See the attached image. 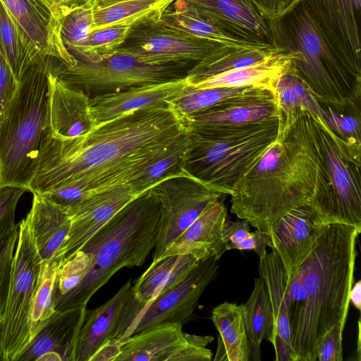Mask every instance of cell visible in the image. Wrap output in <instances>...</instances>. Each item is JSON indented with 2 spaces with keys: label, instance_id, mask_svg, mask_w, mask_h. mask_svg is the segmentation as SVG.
Masks as SVG:
<instances>
[{
  "label": "cell",
  "instance_id": "cell-1",
  "mask_svg": "<svg viewBox=\"0 0 361 361\" xmlns=\"http://www.w3.org/2000/svg\"><path fill=\"white\" fill-rule=\"evenodd\" d=\"M188 132L187 121L171 104L125 114L74 138L44 131L29 191L42 195L77 183L87 198L129 183Z\"/></svg>",
  "mask_w": 361,
  "mask_h": 361
},
{
  "label": "cell",
  "instance_id": "cell-2",
  "mask_svg": "<svg viewBox=\"0 0 361 361\" xmlns=\"http://www.w3.org/2000/svg\"><path fill=\"white\" fill-rule=\"evenodd\" d=\"M324 188L312 116L296 108L279 123L276 140L238 183L231 195V212L269 234L290 211L315 205Z\"/></svg>",
  "mask_w": 361,
  "mask_h": 361
},
{
  "label": "cell",
  "instance_id": "cell-3",
  "mask_svg": "<svg viewBox=\"0 0 361 361\" xmlns=\"http://www.w3.org/2000/svg\"><path fill=\"white\" fill-rule=\"evenodd\" d=\"M360 232L354 226L325 225L301 264L304 299L290 344L295 361H316L321 338L337 324L345 327Z\"/></svg>",
  "mask_w": 361,
  "mask_h": 361
},
{
  "label": "cell",
  "instance_id": "cell-4",
  "mask_svg": "<svg viewBox=\"0 0 361 361\" xmlns=\"http://www.w3.org/2000/svg\"><path fill=\"white\" fill-rule=\"evenodd\" d=\"M159 217L160 206L152 188L114 215L79 250L90 257V268L76 288L55 300V310L87 306L119 269L141 266L154 248Z\"/></svg>",
  "mask_w": 361,
  "mask_h": 361
},
{
  "label": "cell",
  "instance_id": "cell-5",
  "mask_svg": "<svg viewBox=\"0 0 361 361\" xmlns=\"http://www.w3.org/2000/svg\"><path fill=\"white\" fill-rule=\"evenodd\" d=\"M279 120L239 126L188 125L183 171L208 188L231 195L243 175L276 140Z\"/></svg>",
  "mask_w": 361,
  "mask_h": 361
},
{
  "label": "cell",
  "instance_id": "cell-6",
  "mask_svg": "<svg viewBox=\"0 0 361 361\" xmlns=\"http://www.w3.org/2000/svg\"><path fill=\"white\" fill-rule=\"evenodd\" d=\"M270 26L277 46L298 53L290 71L321 104L339 109L361 100V75L328 44L304 0Z\"/></svg>",
  "mask_w": 361,
  "mask_h": 361
},
{
  "label": "cell",
  "instance_id": "cell-7",
  "mask_svg": "<svg viewBox=\"0 0 361 361\" xmlns=\"http://www.w3.org/2000/svg\"><path fill=\"white\" fill-rule=\"evenodd\" d=\"M48 72L33 64L21 75L0 123V188L29 191L47 125Z\"/></svg>",
  "mask_w": 361,
  "mask_h": 361
},
{
  "label": "cell",
  "instance_id": "cell-8",
  "mask_svg": "<svg viewBox=\"0 0 361 361\" xmlns=\"http://www.w3.org/2000/svg\"><path fill=\"white\" fill-rule=\"evenodd\" d=\"M312 120L325 182L312 209L324 226L345 224L361 233V150L337 137L319 118Z\"/></svg>",
  "mask_w": 361,
  "mask_h": 361
},
{
  "label": "cell",
  "instance_id": "cell-9",
  "mask_svg": "<svg viewBox=\"0 0 361 361\" xmlns=\"http://www.w3.org/2000/svg\"><path fill=\"white\" fill-rule=\"evenodd\" d=\"M18 226L9 291L0 318L3 361H16L31 342L29 317L42 264L27 214Z\"/></svg>",
  "mask_w": 361,
  "mask_h": 361
},
{
  "label": "cell",
  "instance_id": "cell-10",
  "mask_svg": "<svg viewBox=\"0 0 361 361\" xmlns=\"http://www.w3.org/2000/svg\"><path fill=\"white\" fill-rule=\"evenodd\" d=\"M74 67L57 76L90 98L131 87L162 83L185 78L195 66L186 63H151L114 53L97 61H76Z\"/></svg>",
  "mask_w": 361,
  "mask_h": 361
},
{
  "label": "cell",
  "instance_id": "cell-11",
  "mask_svg": "<svg viewBox=\"0 0 361 361\" xmlns=\"http://www.w3.org/2000/svg\"><path fill=\"white\" fill-rule=\"evenodd\" d=\"M210 257L200 262L184 279L146 303L131 295L124 305L116 336L124 340L143 330L164 323L189 322L207 286L217 276L219 264Z\"/></svg>",
  "mask_w": 361,
  "mask_h": 361
},
{
  "label": "cell",
  "instance_id": "cell-12",
  "mask_svg": "<svg viewBox=\"0 0 361 361\" xmlns=\"http://www.w3.org/2000/svg\"><path fill=\"white\" fill-rule=\"evenodd\" d=\"M0 1L20 33L35 64L56 74L76 65L75 59L61 39V11L47 0Z\"/></svg>",
  "mask_w": 361,
  "mask_h": 361
},
{
  "label": "cell",
  "instance_id": "cell-13",
  "mask_svg": "<svg viewBox=\"0 0 361 361\" xmlns=\"http://www.w3.org/2000/svg\"><path fill=\"white\" fill-rule=\"evenodd\" d=\"M159 20H147L133 25L114 53L146 63L195 65L228 47L166 25Z\"/></svg>",
  "mask_w": 361,
  "mask_h": 361
},
{
  "label": "cell",
  "instance_id": "cell-14",
  "mask_svg": "<svg viewBox=\"0 0 361 361\" xmlns=\"http://www.w3.org/2000/svg\"><path fill=\"white\" fill-rule=\"evenodd\" d=\"M160 217L152 261L161 257L166 247L183 233L223 194L188 176L167 178L154 185Z\"/></svg>",
  "mask_w": 361,
  "mask_h": 361
},
{
  "label": "cell",
  "instance_id": "cell-15",
  "mask_svg": "<svg viewBox=\"0 0 361 361\" xmlns=\"http://www.w3.org/2000/svg\"><path fill=\"white\" fill-rule=\"evenodd\" d=\"M139 195L127 183L94 194L66 208L71 221L70 231L52 260L61 267L101 227Z\"/></svg>",
  "mask_w": 361,
  "mask_h": 361
},
{
  "label": "cell",
  "instance_id": "cell-16",
  "mask_svg": "<svg viewBox=\"0 0 361 361\" xmlns=\"http://www.w3.org/2000/svg\"><path fill=\"white\" fill-rule=\"evenodd\" d=\"M304 1L328 44L346 65L361 75V8L353 0Z\"/></svg>",
  "mask_w": 361,
  "mask_h": 361
},
{
  "label": "cell",
  "instance_id": "cell-17",
  "mask_svg": "<svg viewBox=\"0 0 361 361\" xmlns=\"http://www.w3.org/2000/svg\"><path fill=\"white\" fill-rule=\"evenodd\" d=\"M324 227L314 210L305 204L284 215L269 233L271 248L282 263L286 282L312 252Z\"/></svg>",
  "mask_w": 361,
  "mask_h": 361
},
{
  "label": "cell",
  "instance_id": "cell-18",
  "mask_svg": "<svg viewBox=\"0 0 361 361\" xmlns=\"http://www.w3.org/2000/svg\"><path fill=\"white\" fill-rule=\"evenodd\" d=\"M231 35L258 45L277 46L270 22L251 0H181Z\"/></svg>",
  "mask_w": 361,
  "mask_h": 361
},
{
  "label": "cell",
  "instance_id": "cell-19",
  "mask_svg": "<svg viewBox=\"0 0 361 361\" xmlns=\"http://www.w3.org/2000/svg\"><path fill=\"white\" fill-rule=\"evenodd\" d=\"M49 108L45 132L59 138H74L89 133L96 126L91 114L90 99L56 75L48 73Z\"/></svg>",
  "mask_w": 361,
  "mask_h": 361
},
{
  "label": "cell",
  "instance_id": "cell-20",
  "mask_svg": "<svg viewBox=\"0 0 361 361\" xmlns=\"http://www.w3.org/2000/svg\"><path fill=\"white\" fill-rule=\"evenodd\" d=\"M189 86L184 78L129 88L96 96L90 99L91 114L97 126L141 109L167 106Z\"/></svg>",
  "mask_w": 361,
  "mask_h": 361
},
{
  "label": "cell",
  "instance_id": "cell-21",
  "mask_svg": "<svg viewBox=\"0 0 361 361\" xmlns=\"http://www.w3.org/2000/svg\"><path fill=\"white\" fill-rule=\"evenodd\" d=\"M279 118L274 92L263 87H251L228 97L188 119L192 125L239 126Z\"/></svg>",
  "mask_w": 361,
  "mask_h": 361
},
{
  "label": "cell",
  "instance_id": "cell-22",
  "mask_svg": "<svg viewBox=\"0 0 361 361\" xmlns=\"http://www.w3.org/2000/svg\"><path fill=\"white\" fill-rule=\"evenodd\" d=\"M226 220L227 208L221 198L171 243L161 257L191 254L200 261L210 257L219 259L226 251V244L223 239Z\"/></svg>",
  "mask_w": 361,
  "mask_h": 361
},
{
  "label": "cell",
  "instance_id": "cell-23",
  "mask_svg": "<svg viewBox=\"0 0 361 361\" xmlns=\"http://www.w3.org/2000/svg\"><path fill=\"white\" fill-rule=\"evenodd\" d=\"M131 279H128L105 303L87 310L72 361H90L103 345L115 338L122 310L131 295Z\"/></svg>",
  "mask_w": 361,
  "mask_h": 361
},
{
  "label": "cell",
  "instance_id": "cell-24",
  "mask_svg": "<svg viewBox=\"0 0 361 361\" xmlns=\"http://www.w3.org/2000/svg\"><path fill=\"white\" fill-rule=\"evenodd\" d=\"M259 273L268 290L272 308L274 331L271 343L275 350V360L295 361L290 344L286 276L274 250L259 259Z\"/></svg>",
  "mask_w": 361,
  "mask_h": 361
},
{
  "label": "cell",
  "instance_id": "cell-25",
  "mask_svg": "<svg viewBox=\"0 0 361 361\" xmlns=\"http://www.w3.org/2000/svg\"><path fill=\"white\" fill-rule=\"evenodd\" d=\"M87 310V306L56 310L16 361L37 360L41 355L49 351L58 353L62 361H72Z\"/></svg>",
  "mask_w": 361,
  "mask_h": 361
},
{
  "label": "cell",
  "instance_id": "cell-26",
  "mask_svg": "<svg viewBox=\"0 0 361 361\" xmlns=\"http://www.w3.org/2000/svg\"><path fill=\"white\" fill-rule=\"evenodd\" d=\"M185 342L181 324H161L124 339L116 361H171Z\"/></svg>",
  "mask_w": 361,
  "mask_h": 361
},
{
  "label": "cell",
  "instance_id": "cell-27",
  "mask_svg": "<svg viewBox=\"0 0 361 361\" xmlns=\"http://www.w3.org/2000/svg\"><path fill=\"white\" fill-rule=\"evenodd\" d=\"M42 262L52 259L66 241L71 221L66 208L39 194H33L27 213Z\"/></svg>",
  "mask_w": 361,
  "mask_h": 361
},
{
  "label": "cell",
  "instance_id": "cell-28",
  "mask_svg": "<svg viewBox=\"0 0 361 361\" xmlns=\"http://www.w3.org/2000/svg\"><path fill=\"white\" fill-rule=\"evenodd\" d=\"M297 55L296 51L284 49L262 62L221 73L190 87H256L274 92L279 79L290 71L292 59Z\"/></svg>",
  "mask_w": 361,
  "mask_h": 361
},
{
  "label": "cell",
  "instance_id": "cell-29",
  "mask_svg": "<svg viewBox=\"0 0 361 361\" xmlns=\"http://www.w3.org/2000/svg\"><path fill=\"white\" fill-rule=\"evenodd\" d=\"M200 262L191 254L174 255L152 261L131 288V297L140 303L152 301L180 282Z\"/></svg>",
  "mask_w": 361,
  "mask_h": 361
},
{
  "label": "cell",
  "instance_id": "cell-30",
  "mask_svg": "<svg viewBox=\"0 0 361 361\" xmlns=\"http://www.w3.org/2000/svg\"><path fill=\"white\" fill-rule=\"evenodd\" d=\"M211 319L219 332L214 361H250V349L242 318V305L225 302L215 307Z\"/></svg>",
  "mask_w": 361,
  "mask_h": 361
},
{
  "label": "cell",
  "instance_id": "cell-31",
  "mask_svg": "<svg viewBox=\"0 0 361 361\" xmlns=\"http://www.w3.org/2000/svg\"><path fill=\"white\" fill-rule=\"evenodd\" d=\"M159 20L166 25L228 47L257 48L270 46L255 44L231 35L210 20L198 14L181 0L173 1L164 11Z\"/></svg>",
  "mask_w": 361,
  "mask_h": 361
},
{
  "label": "cell",
  "instance_id": "cell-32",
  "mask_svg": "<svg viewBox=\"0 0 361 361\" xmlns=\"http://www.w3.org/2000/svg\"><path fill=\"white\" fill-rule=\"evenodd\" d=\"M285 48L264 47L257 48L225 47L195 64L188 72L189 86L224 73L262 62Z\"/></svg>",
  "mask_w": 361,
  "mask_h": 361
},
{
  "label": "cell",
  "instance_id": "cell-33",
  "mask_svg": "<svg viewBox=\"0 0 361 361\" xmlns=\"http://www.w3.org/2000/svg\"><path fill=\"white\" fill-rule=\"evenodd\" d=\"M176 0H97L93 30L116 24L131 26L147 20H159Z\"/></svg>",
  "mask_w": 361,
  "mask_h": 361
},
{
  "label": "cell",
  "instance_id": "cell-34",
  "mask_svg": "<svg viewBox=\"0 0 361 361\" xmlns=\"http://www.w3.org/2000/svg\"><path fill=\"white\" fill-rule=\"evenodd\" d=\"M242 305V318L247 336L250 360H260V346L263 339L271 342L274 319L269 295L263 280L255 279L252 292Z\"/></svg>",
  "mask_w": 361,
  "mask_h": 361
},
{
  "label": "cell",
  "instance_id": "cell-35",
  "mask_svg": "<svg viewBox=\"0 0 361 361\" xmlns=\"http://www.w3.org/2000/svg\"><path fill=\"white\" fill-rule=\"evenodd\" d=\"M190 145L188 133L145 168L129 184L140 195L159 182L172 176H187L183 171Z\"/></svg>",
  "mask_w": 361,
  "mask_h": 361
},
{
  "label": "cell",
  "instance_id": "cell-36",
  "mask_svg": "<svg viewBox=\"0 0 361 361\" xmlns=\"http://www.w3.org/2000/svg\"><path fill=\"white\" fill-rule=\"evenodd\" d=\"M59 268L54 260L42 262L29 317L31 341L56 311L54 293Z\"/></svg>",
  "mask_w": 361,
  "mask_h": 361
},
{
  "label": "cell",
  "instance_id": "cell-37",
  "mask_svg": "<svg viewBox=\"0 0 361 361\" xmlns=\"http://www.w3.org/2000/svg\"><path fill=\"white\" fill-rule=\"evenodd\" d=\"M279 122L296 108L305 109L312 118L321 117L322 106L307 87L289 71L279 79L275 87Z\"/></svg>",
  "mask_w": 361,
  "mask_h": 361
},
{
  "label": "cell",
  "instance_id": "cell-38",
  "mask_svg": "<svg viewBox=\"0 0 361 361\" xmlns=\"http://www.w3.org/2000/svg\"><path fill=\"white\" fill-rule=\"evenodd\" d=\"M0 52L18 81L32 65L33 58L13 20L0 1Z\"/></svg>",
  "mask_w": 361,
  "mask_h": 361
},
{
  "label": "cell",
  "instance_id": "cell-39",
  "mask_svg": "<svg viewBox=\"0 0 361 361\" xmlns=\"http://www.w3.org/2000/svg\"><path fill=\"white\" fill-rule=\"evenodd\" d=\"M321 106L320 119L325 126L346 144L361 150V100L339 109Z\"/></svg>",
  "mask_w": 361,
  "mask_h": 361
},
{
  "label": "cell",
  "instance_id": "cell-40",
  "mask_svg": "<svg viewBox=\"0 0 361 361\" xmlns=\"http://www.w3.org/2000/svg\"><path fill=\"white\" fill-rule=\"evenodd\" d=\"M96 3L97 0H85L63 13L61 36L71 54L79 49L93 31Z\"/></svg>",
  "mask_w": 361,
  "mask_h": 361
},
{
  "label": "cell",
  "instance_id": "cell-41",
  "mask_svg": "<svg viewBox=\"0 0 361 361\" xmlns=\"http://www.w3.org/2000/svg\"><path fill=\"white\" fill-rule=\"evenodd\" d=\"M131 25L116 24L93 30L71 55L76 61H97L114 53L125 41Z\"/></svg>",
  "mask_w": 361,
  "mask_h": 361
},
{
  "label": "cell",
  "instance_id": "cell-42",
  "mask_svg": "<svg viewBox=\"0 0 361 361\" xmlns=\"http://www.w3.org/2000/svg\"><path fill=\"white\" fill-rule=\"evenodd\" d=\"M253 87L197 88L188 86L171 104L185 120Z\"/></svg>",
  "mask_w": 361,
  "mask_h": 361
},
{
  "label": "cell",
  "instance_id": "cell-43",
  "mask_svg": "<svg viewBox=\"0 0 361 361\" xmlns=\"http://www.w3.org/2000/svg\"><path fill=\"white\" fill-rule=\"evenodd\" d=\"M15 212L0 221V318L8 298L19 226L15 223Z\"/></svg>",
  "mask_w": 361,
  "mask_h": 361
},
{
  "label": "cell",
  "instance_id": "cell-44",
  "mask_svg": "<svg viewBox=\"0 0 361 361\" xmlns=\"http://www.w3.org/2000/svg\"><path fill=\"white\" fill-rule=\"evenodd\" d=\"M90 257L78 250L59 268L55 286L54 301L76 288L87 274L90 266Z\"/></svg>",
  "mask_w": 361,
  "mask_h": 361
},
{
  "label": "cell",
  "instance_id": "cell-45",
  "mask_svg": "<svg viewBox=\"0 0 361 361\" xmlns=\"http://www.w3.org/2000/svg\"><path fill=\"white\" fill-rule=\"evenodd\" d=\"M211 336L186 334V342L171 361H210L212 353L207 345L212 342Z\"/></svg>",
  "mask_w": 361,
  "mask_h": 361
},
{
  "label": "cell",
  "instance_id": "cell-46",
  "mask_svg": "<svg viewBox=\"0 0 361 361\" xmlns=\"http://www.w3.org/2000/svg\"><path fill=\"white\" fill-rule=\"evenodd\" d=\"M344 326L337 324L321 338L316 348L317 360L342 361V334Z\"/></svg>",
  "mask_w": 361,
  "mask_h": 361
},
{
  "label": "cell",
  "instance_id": "cell-47",
  "mask_svg": "<svg viewBox=\"0 0 361 361\" xmlns=\"http://www.w3.org/2000/svg\"><path fill=\"white\" fill-rule=\"evenodd\" d=\"M18 82L8 63L0 52V123L15 94Z\"/></svg>",
  "mask_w": 361,
  "mask_h": 361
},
{
  "label": "cell",
  "instance_id": "cell-48",
  "mask_svg": "<svg viewBox=\"0 0 361 361\" xmlns=\"http://www.w3.org/2000/svg\"><path fill=\"white\" fill-rule=\"evenodd\" d=\"M260 15L267 21L279 20L303 0H251Z\"/></svg>",
  "mask_w": 361,
  "mask_h": 361
},
{
  "label": "cell",
  "instance_id": "cell-49",
  "mask_svg": "<svg viewBox=\"0 0 361 361\" xmlns=\"http://www.w3.org/2000/svg\"><path fill=\"white\" fill-rule=\"evenodd\" d=\"M250 226L247 221L243 219L236 221L226 220L223 229V239L226 244V250H235L242 241L251 235Z\"/></svg>",
  "mask_w": 361,
  "mask_h": 361
},
{
  "label": "cell",
  "instance_id": "cell-50",
  "mask_svg": "<svg viewBox=\"0 0 361 361\" xmlns=\"http://www.w3.org/2000/svg\"><path fill=\"white\" fill-rule=\"evenodd\" d=\"M267 247H271L270 235L255 230L252 231L251 235L242 241L235 250H254L260 259L267 254Z\"/></svg>",
  "mask_w": 361,
  "mask_h": 361
},
{
  "label": "cell",
  "instance_id": "cell-51",
  "mask_svg": "<svg viewBox=\"0 0 361 361\" xmlns=\"http://www.w3.org/2000/svg\"><path fill=\"white\" fill-rule=\"evenodd\" d=\"M25 191L20 188H0V221L10 213L16 212L18 202Z\"/></svg>",
  "mask_w": 361,
  "mask_h": 361
},
{
  "label": "cell",
  "instance_id": "cell-52",
  "mask_svg": "<svg viewBox=\"0 0 361 361\" xmlns=\"http://www.w3.org/2000/svg\"><path fill=\"white\" fill-rule=\"evenodd\" d=\"M124 340L113 339L103 345L90 361H116L121 352Z\"/></svg>",
  "mask_w": 361,
  "mask_h": 361
},
{
  "label": "cell",
  "instance_id": "cell-53",
  "mask_svg": "<svg viewBox=\"0 0 361 361\" xmlns=\"http://www.w3.org/2000/svg\"><path fill=\"white\" fill-rule=\"evenodd\" d=\"M350 301L352 302L357 310H361V281H358L353 286L349 295Z\"/></svg>",
  "mask_w": 361,
  "mask_h": 361
},
{
  "label": "cell",
  "instance_id": "cell-54",
  "mask_svg": "<svg viewBox=\"0 0 361 361\" xmlns=\"http://www.w3.org/2000/svg\"><path fill=\"white\" fill-rule=\"evenodd\" d=\"M53 6L59 8L62 13L68 10L71 7L82 2L85 0H47Z\"/></svg>",
  "mask_w": 361,
  "mask_h": 361
},
{
  "label": "cell",
  "instance_id": "cell-55",
  "mask_svg": "<svg viewBox=\"0 0 361 361\" xmlns=\"http://www.w3.org/2000/svg\"><path fill=\"white\" fill-rule=\"evenodd\" d=\"M36 361H62V358L58 353L49 351L41 355Z\"/></svg>",
  "mask_w": 361,
  "mask_h": 361
},
{
  "label": "cell",
  "instance_id": "cell-56",
  "mask_svg": "<svg viewBox=\"0 0 361 361\" xmlns=\"http://www.w3.org/2000/svg\"><path fill=\"white\" fill-rule=\"evenodd\" d=\"M357 355L360 360V321H358V338H357Z\"/></svg>",
  "mask_w": 361,
  "mask_h": 361
},
{
  "label": "cell",
  "instance_id": "cell-57",
  "mask_svg": "<svg viewBox=\"0 0 361 361\" xmlns=\"http://www.w3.org/2000/svg\"><path fill=\"white\" fill-rule=\"evenodd\" d=\"M111 1H120V0H111Z\"/></svg>",
  "mask_w": 361,
  "mask_h": 361
}]
</instances>
